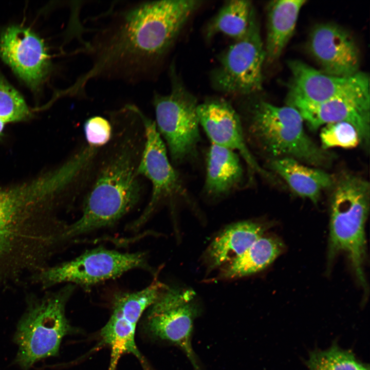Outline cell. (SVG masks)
Segmentation results:
<instances>
[{
	"label": "cell",
	"mask_w": 370,
	"mask_h": 370,
	"mask_svg": "<svg viewBox=\"0 0 370 370\" xmlns=\"http://www.w3.org/2000/svg\"><path fill=\"white\" fill-rule=\"evenodd\" d=\"M288 105L296 108L312 130L328 123L344 121L357 130L361 144L368 145L370 133L369 91L310 103L288 98Z\"/></svg>",
	"instance_id": "cell-16"
},
{
	"label": "cell",
	"mask_w": 370,
	"mask_h": 370,
	"mask_svg": "<svg viewBox=\"0 0 370 370\" xmlns=\"http://www.w3.org/2000/svg\"><path fill=\"white\" fill-rule=\"evenodd\" d=\"M308 49L323 72L337 77L357 73L360 53L350 33L332 23L317 25L308 40Z\"/></svg>",
	"instance_id": "cell-17"
},
{
	"label": "cell",
	"mask_w": 370,
	"mask_h": 370,
	"mask_svg": "<svg viewBox=\"0 0 370 370\" xmlns=\"http://www.w3.org/2000/svg\"><path fill=\"white\" fill-rule=\"evenodd\" d=\"M145 312L144 325L149 335L175 345L186 355L194 370H202L192 344L194 323L201 313L195 292L166 285Z\"/></svg>",
	"instance_id": "cell-9"
},
{
	"label": "cell",
	"mask_w": 370,
	"mask_h": 370,
	"mask_svg": "<svg viewBox=\"0 0 370 370\" xmlns=\"http://www.w3.org/2000/svg\"><path fill=\"white\" fill-rule=\"evenodd\" d=\"M76 286L65 284L41 297L27 300L13 337L18 350L14 362L29 370L36 362L58 355L62 341L74 333L66 316V306Z\"/></svg>",
	"instance_id": "cell-6"
},
{
	"label": "cell",
	"mask_w": 370,
	"mask_h": 370,
	"mask_svg": "<svg viewBox=\"0 0 370 370\" xmlns=\"http://www.w3.org/2000/svg\"><path fill=\"white\" fill-rule=\"evenodd\" d=\"M0 57L30 87L36 89L49 72L44 43L29 28L10 26L0 35Z\"/></svg>",
	"instance_id": "cell-14"
},
{
	"label": "cell",
	"mask_w": 370,
	"mask_h": 370,
	"mask_svg": "<svg viewBox=\"0 0 370 370\" xmlns=\"http://www.w3.org/2000/svg\"><path fill=\"white\" fill-rule=\"evenodd\" d=\"M266 53L255 13L249 29L241 39L234 41L219 58L211 75L214 87L233 95H248L262 88L263 63Z\"/></svg>",
	"instance_id": "cell-11"
},
{
	"label": "cell",
	"mask_w": 370,
	"mask_h": 370,
	"mask_svg": "<svg viewBox=\"0 0 370 370\" xmlns=\"http://www.w3.org/2000/svg\"><path fill=\"white\" fill-rule=\"evenodd\" d=\"M284 245L278 238L262 236L243 253L220 268L218 280H232L260 272L270 265L282 252Z\"/></svg>",
	"instance_id": "cell-22"
},
{
	"label": "cell",
	"mask_w": 370,
	"mask_h": 370,
	"mask_svg": "<svg viewBox=\"0 0 370 370\" xmlns=\"http://www.w3.org/2000/svg\"><path fill=\"white\" fill-rule=\"evenodd\" d=\"M269 169L281 177L297 196L310 200L317 205L321 194L331 188L334 177L324 171L307 166L290 157L272 159Z\"/></svg>",
	"instance_id": "cell-20"
},
{
	"label": "cell",
	"mask_w": 370,
	"mask_h": 370,
	"mask_svg": "<svg viewBox=\"0 0 370 370\" xmlns=\"http://www.w3.org/2000/svg\"><path fill=\"white\" fill-rule=\"evenodd\" d=\"M320 136L321 147L324 150L335 147L352 149L361 144L356 128L344 121L326 124L322 128Z\"/></svg>",
	"instance_id": "cell-26"
},
{
	"label": "cell",
	"mask_w": 370,
	"mask_h": 370,
	"mask_svg": "<svg viewBox=\"0 0 370 370\" xmlns=\"http://www.w3.org/2000/svg\"><path fill=\"white\" fill-rule=\"evenodd\" d=\"M306 0H275L267 6V28L264 46L266 59L273 62L294 33L300 11Z\"/></svg>",
	"instance_id": "cell-21"
},
{
	"label": "cell",
	"mask_w": 370,
	"mask_h": 370,
	"mask_svg": "<svg viewBox=\"0 0 370 370\" xmlns=\"http://www.w3.org/2000/svg\"><path fill=\"white\" fill-rule=\"evenodd\" d=\"M109 121L112 137L98 153L83 191L81 214L66 228L70 244L115 225L137 206L143 194L138 173L144 142L140 110L126 104L110 113Z\"/></svg>",
	"instance_id": "cell-2"
},
{
	"label": "cell",
	"mask_w": 370,
	"mask_h": 370,
	"mask_svg": "<svg viewBox=\"0 0 370 370\" xmlns=\"http://www.w3.org/2000/svg\"><path fill=\"white\" fill-rule=\"evenodd\" d=\"M136 269H151L144 252H124L102 247L86 250L70 260L49 265L31 278L44 289L61 284L88 288Z\"/></svg>",
	"instance_id": "cell-8"
},
{
	"label": "cell",
	"mask_w": 370,
	"mask_h": 370,
	"mask_svg": "<svg viewBox=\"0 0 370 370\" xmlns=\"http://www.w3.org/2000/svg\"><path fill=\"white\" fill-rule=\"evenodd\" d=\"M166 285L156 279L139 290L121 292L114 297L110 318L100 332V345H107L111 350L108 370H116L121 357L127 354L145 363L136 344V326Z\"/></svg>",
	"instance_id": "cell-12"
},
{
	"label": "cell",
	"mask_w": 370,
	"mask_h": 370,
	"mask_svg": "<svg viewBox=\"0 0 370 370\" xmlns=\"http://www.w3.org/2000/svg\"><path fill=\"white\" fill-rule=\"evenodd\" d=\"M86 143L91 146L102 148L110 141L113 127L109 120L99 116L87 119L83 126Z\"/></svg>",
	"instance_id": "cell-27"
},
{
	"label": "cell",
	"mask_w": 370,
	"mask_h": 370,
	"mask_svg": "<svg viewBox=\"0 0 370 370\" xmlns=\"http://www.w3.org/2000/svg\"><path fill=\"white\" fill-rule=\"evenodd\" d=\"M198 0L115 2L95 17L91 36L78 52L90 60V67L62 96L82 98L92 80L136 84L149 80L193 13Z\"/></svg>",
	"instance_id": "cell-1"
},
{
	"label": "cell",
	"mask_w": 370,
	"mask_h": 370,
	"mask_svg": "<svg viewBox=\"0 0 370 370\" xmlns=\"http://www.w3.org/2000/svg\"><path fill=\"white\" fill-rule=\"evenodd\" d=\"M243 125L245 137L271 159L290 157L314 166H325L333 155L307 135L304 120L294 107L260 102L251 109Z\"/></svg>",
	"instance_id": "cell-5"
},
{
	"label": "cell",
	"mask_w": 370,
	"mask_h": 370,
	"mask_svg": "<svg viewBox=\"0 0 370 370\" xmlns=\"http://www.w3.org/2000/svg\"><path fill=\"white\" fill-rule=\"evenodd\" d=\"M5 124L4 121L0 119V137L3 132Z\"/></svg>",
	"instance_id": "cell-28"
},
{
	"label": "cell",
	"mask_w": 370,
	"mask_h": 370,
	"mask_svg": "<svg viewBox=\"0 0 370 370\" xmlns=\"http://www.w3.org/2000/svg\"><path fill=\"white\" fill-rule=\"evenodd\" d=\"M30 115L22 96L0 75V119L5 123L17 122Z\"/></svg>",
	"instance_id": "cell-25"
},
{
	"label": "cell",
	"mask_w": 370,
	"mask_h": 370,
	"mask_svg": "<svg viewBox=\"0 0 370 370\" xmlns=\"http://www.w3.org/2000/svg\"><path fill=\"white\" fill-rule=\"evenodd\" d=\"M331 188L328 262L331 263L339 253H345L359 283L367 292L364 265L366 255L365 225L369 208V183L361 177L345 173L335 180Z\"/></svg>",
	"instance_id": "cell-4"
},
{
	"label": "cell",
	"mask_w": 370,
	"mask_h": 370,
	"mask_svg": "<svg viewBox=\"0 0 370 370\" xmlns=\"http://www.w3.org/2000/svg\"><path fill=\"white\" fill-rule=\"evenodd\" d=\"M197 115L201 126L212 144L238 152L252 173L269 181L273 175L262 168L251 152L242 119L233 106L223 99H212L198 104Z\"/></svg>",
	"instance_id": "cell-13"
},
{
	"label": "cell",
	"mask_w": 370,
	"mask_h": 370,
	"mask_svg": "<svg viewBox=\"0 0 370 370\" xmlns=\"http://www.w3.org/2000/svg\"><path fill=\"white\" fill-rule=\"evenodd\" d=\"M308 370H369L368 364L360 361L350 349L337 343L325 349L310 351L305 362Z\"/></svg>",
	"instance_id": "cell-24"
},
{
	"label": "cell",
	"mask_w": 370,
	"mask_h": 370,
	"mask_svg": "<svg viewBox=\"0 0 370 370\" xmlns=\"http://www.w3.org/2000/svg\"><path fill=\"white\" fill-rule=\"evenodd\" d=\"M292 81L288 98L317 103L369 91V79L359 71L350 77L325 73L298 60L288 62Z\"/></svg>",
	"instance_id": "cell-15"
},
{
	"label": "cell",
	"mask_w": 370,
	"mask_h": 370,
	"mask_svg": "<svg viewBox=\"0 0 370 370\" xmlns=\"http://www.w3.org/2000/svg\"><path fill=\"white\" fill-rule=\"evenodd\" d=\"M244 179V169L237 153L212 144L207 158L205 196L214 201L222 199L238 190Z\"/></svg>",
	"instance_id": "cell-19"
},
{
	"label": "cell",
	"mask_w": 370,
	"mask_h": 370,
	"mask_svg": "<svg viewBox=\"0 0 370 370\" xmlns=\"http://www.w3.org/2000/svg\"><path fill=\"white\" fill-rule=\"evenodd\" d=\"M60 190L55 175L0 189V285L31 276L61 250L64 221L53 213Z\"/></svg>",
	"instance_id": "cell-3"
},
{
	"label": "cell",
	"mask_w": 370,
	"mask_h": 370,
	"mask_svg": "<svg viewBox=\"0 0 370 370\" xmlns=\"http://www.w3.org/2000/svg\"><path fill=\"white\" fill-rule=\"evenodd\" d=\"M140 116L144 133V142L138 173L151 183L150 200L140 215L128 226L136 231L142 228L161 206L173 205L181 200L192 203L190 195L179 174L169 159L168 151L155 121L141 110Z\"/></svg>",
	"instance_id": "cell-10"
},
{
	"label": "cell",
	"mask_w": 370,
	"mask_h": 370,
	"mask_svg": "<svg viewBox=\"0 0 370 370\" xmlns=\"http://www.w3.org/2000/svg\"><path fill=\"white\" fill-rule=\"evenodd\" d=\"M255 13L251 2L246 0L227 2L210 21L206 31L211 39L221 33L237 41L247 33Z\"/></svg>",
	"instance_id": "cell-23"
},
{
	"label": "cell",
	"mask_w": 370,
	"mask_h": 370,
	"mask_svg": "<svg viewBox=\"0 0 370 370\" xmlns=\"http://www.w3.org/2000/svg\"><path fill=\"white\" fill-rule=\"evenodd\" d=\"M267 226L253 220L232 224L220 231L207 248L202 256L207 271L228 264L243 253L263 236Z\"/></svg>",
	"instance_id": "cell-18"
},
{
	"label": "cell",
	"mask_w": 370,
	"mask_h": 370,
	"mask_svg": "<svg viewBox=\"0 0 370 370\" xmlns=\"http://www.w3.org/2000/svg\"><path fill=\"white\" fill-rule=\"evenodd\" d=\"M171 89L166 95L155 92L152 99L157 130L173 165L195 158L200 141L198 103L171 69Z\"/></svg>",
	"instance_id": "cell-7"
}]
</instances>
